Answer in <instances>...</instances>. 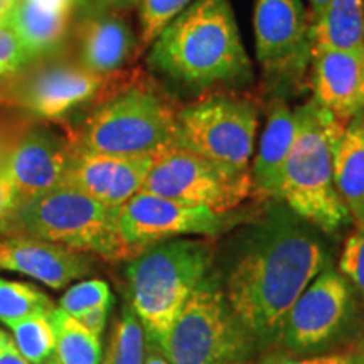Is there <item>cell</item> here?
Instances as JSON below:
<instances>
[{
  "label": "cell",
  "instance_id": "19",
  "mask_svg": "<svg viewBox=\"0 0 364 364\" xmlns=\"http://www.w3.org/2000/svg\"><path fill=\"white\" fill-rule=\"evenodd\" d=\"M85 0H14L17 29L33 63L61 56Z\"/></svg>",
  "mask_w": 364,
  "mask_h": 364
},
{
  "label": "cell",
  "instance_id": "41",
  "mask_svg": "<svg viewBox=\"0 0 364 364\" xmlns=\"http://www.w3.org/2000/svg\"><path fill=\"white\" fill-rule=\"evenodd\" d=\"M7 2H9V0H0V7H2L4 4H7Z\"/></svg>",
  "mask_w": 364,
  "mask_h": 364
},
{
  "label": "cell",
  "instance_id": "18",
  "mask_svg": "<svg viewBox=\"0 0 364 364\" xmlns=\"http://www.w3.org/2000/svg\"><path fill=\"white\" fill-rule=\"evenodd\" d=\"M363 63L364 56L348 51L312 53V98L341 124L364 112Z\"/></svg>",
  "mask_w": 364,
  "mask_h": 364
},
{
  "label": "cell",
  "instance_id": "6",
  "mask_svg": "<svg viewBox=\"0 0 364 364\" xmlns=\"http://www.w3.org/2000/svg\"><path fill=\"white\" fill-rule=\"evenodd\" d=\"M297 132L287 159L282 198L290 211L324 233H336L351 221L334 182L332 140L344 124L316 100L295 108Z\"/></svg>",
  "mask_w": 364,
  "mask_h": 364
},
{
  "label": "cell",
  "instance_id": "35",
  "mask_svg": "<svg viewBox=\"0 0 364 364\" xmlns=\"http://www.w3.org/2000/svg\"><path fill=\"white\" fill-rule=\"evenodd\" d=\"M139 0H95V4L113 12H129L136 7Z\"/></svg>",
  "mask_w": 364,
  "mask_h": 364
},
{
  "label": "cell",
  "instance_id": "40",
  "mask_svg": "<svg viewBox=\"0 0 364 364\" xmlns=\"http://www.w3.org/2000/svg\"><path fill=\"white\" fill-rule=\"evenodd\" d=\"M361 91H363V108H364V63H363V88H361Z\"/></svg>",
  "mask_w": 364,
  "mask_h": 364
},
{
  "label": "cell",
  "instance_id": "2",
  "mask_svg": "<svg viewBox=\"0 0 364 364\" xmlns=\"http://www.w3.org/2000/svg\"><path fill=\"white\" fill-rule=\"evenodd\" d=\"M147 66L196 91L253 78L230 0H193L150 44Z\"/></svg>",
  "mask_w": 364,
  "mask_h": 364
},
{
  "label": "cell",
  "instance_id": "33",
  "mask_svg": "<svg viewBox=\"0 0 364 364\" xmlns=\"http://www.w3.org/2000/svg\"><path fill=\"white\" fill-rule=\"evenodd\" d=\"M17 201L19 198H17L16 189H14V184L6 172V166H4V169H0V221L12 211Z\"/></svg>",
  "mask_w": 364,
  "mask_h": 364
},
{
  "label": "cell",
  "instance_id": "5",
  "mask_svg": "<svg viewBox=\"0 0 364 364\" xmlns=\"http://www.w3.org/2000/svg\"><path fill=\"white\" fill-rule=\"evenodd\" d=\"M215 258L208 240L176 238L154 245L127 267L130 307L150 344L161 343Z\"/></svg>",
  "mask_w": 364,
  "mask_h": 364
},
{
  "label": "cell",
  "instance_id": "37",
  "mask_svg": "<svg viewBox=\"0 0 364 364\" xmlns=\"http://www.w3.org/2000/svg\"><path fill=\"white\" fill-rule=\"evenodd\" d=\"M349 353L354 354V358L358 359L359 364H364V321H363L361 327H359L358 336H356V339H354Z\"/></svg>",
  "mask_w": 364,
  "mask_h": 364
},
{
  "label": "cell",
  "instance_id": "21",
  "mask_svg": "<svg viewBox=\"0 0 364 364\" xmlns=\"http://www.w3.org/2000/svg\"><path fill=\"white\" fill-rule=\"evenodd\" d=\"M336 189L348 208L356 230L364 228V112L359 113L332 140Z\"/></svg>",
  "mask_w": 364,
  "mask_h": 364
},
{
  "label": "cell",
  "instance_id": "7",
  "mask_svg": "<svg viewBox=\"0 0 364 364\" xmlns=\"http://www.w3.org/2000/svg\"><path fill=\"white\" fill-rule=\"evenodd\" d=\"M258 103L241 95H208L177 110L172 147L250 171Z\"/></svg>",
  "mask_w": 364,
  "mask_h": 364
},
{
  "label": "cell",
  "instance_id": "39",
  "mask_svg": "<svg viewBox=\"0 0 364 364\" xmlns=\"http://www.w3.org/2000/svg\"><path fill=\"white\" fill-rule=\"evenodd\" d=\"M39 364H61V363H59V361H58V359L53 356V358L46 359V361H43V363H39Z\"/></svg>",
  "mask_w": 364,
  "mask_h": 364
},
{
  "label": "cell",
  "instance_id": "30",
  "mask_svg": "<svg viewBox=\"0 0 364 364\" xmlns=\"http://www.w3.org/2000/svg\"><path fill=\"white\" fill-rule=\"evenodd\" d=\"M339 270L364 299V228L356 230L346 240L339 258Z\"/></svg>",
  "mask_w": 364,
  "mask_h": 364
},
{
  "label": "cell",
  "instance_id": "23",
  "mask_svg": "<svg viewBox=\"0 0 364 364\" xmlns=\"http://www.w3.org/2000/svg\"><path fill=\"white\" fill-rule=\"evenodd\" d=\"M54 331V358L61 364H100L103 358L102 339L81 322L54 307L49 314Z\"/></svg>",
  "mask_w": 364,
  "mask_h": 364
},
{
  "label": "cell",
  "instance_id": "28",
  "mask_svg": "<svg viewBox=\"0 0 364 364\" xmlns=\"http://www.w3.org/2000/svg\"><path fill=\"white\" fill-rule=\"evenodd\" d=\"M113 297L110 287L105 280H83L68 289L59 299V309H63L71 317L81 318L97 311H110Z\"/></svg>",
  "mask_w": 364,
  "mask_h": 364
},
{
  "label": "cell",
  "instance_id": "26",
  "mask_svg": "<svg viewBox=\"0 0 364 364\" xmlns=\"http://www.w3.org/2000/svg\"><path fill=\"white\" fill-rule=\"evenodd\" d=\"M145 332L140 321L132 311L124 307L110 336V343L100 364H144Z\"/></svg>",
  "mask_w": 364,
  "mask_h": 364
},
{
  "label": "cell",
  "instance_id": "14",
  "mask_svg": "<svg viewBox=\"0 0 364 364\" xmlns=\"http://www.w3.org/2000/svg\"><path fill=\"white\" fill-rule=\"evenodd\" d=\"M71 152L70 135L59 134L49 122L29 118L6 162L17 198H33L61 184Z\"/></svg>",
  "mask_w": 364,
  "mask_h": 364
},
{
  "label": "cell",
  "instance_id": "17",
  "mask_svg": "<svg viewBox=\"0 0 364 364\" xmlns=\"http://www.w3.org/2000/svg\"><path fill=\"white\" fill-rule=\"evenodd\" d=\"M0 268L24 273L51 289H65L91 272L88 255L31 236L0 238Z\"/></svg>",
  "mask_w": 364,
  "mask_h": 364
},
{
  "label": "cell",
  "instance_id": "31",
  "mask_svg": "<svg viewBox=\"0 0 364 364\" xmlns=\"http://www.w3.org/2000/svg\"><path fill=\"white\" fill-rule=\"evenodd\" d=\"M263 364H359L354 358L353 353H336V354H322V356H311V358H270Z\"/></svg>",
  "mask_w": 364,
  "mask_h": 364
},
{
  "label": "cell",
  "instance_id": "16",
  "mask_svg": "<svg viewBox=\"0 0 364 364\" xmlns=\"http://www.w3.org/2000/svg\"><path fill=\"white\" fill-rule=\"evenodd\" d=\"M81 12L76 22V61L98 76L125 71L139 54V39L124 14L97 4Z\"/></svg>",
  "mask_w": 364,
  "mask_h": 364
},
{
  "label": "cell",
  "instance_id": "1",
  "mask_svg": "<svg viewBox=\"0 0 364 364\" xmlns=\"http://www.w3.org/2000/svg\"><path fill=\"white\" fill-rule=\"evenodd\" d=\"M302 223L299 216L273 215L228 275L223 290L248 336L280 338L290 307L324 270L326 250Z\"/></svg>",
  "mask_w": 364,
  "mask_h": 364
},
{
  "label": "cell",
  "instance_id": "15",
  "mask_svg": "<svg viewBox=\"0 0 364 364\" xmlns=\"http://www.w3.org/2000/svg\"><path fill=\"white\" fill-rule=\"evenodd\" d=\"M152 161L154 156H112L73 147L63 184L118 209L142 191Z\"/></svg>",
  "mask_w": 364,
  "mask_h": 364
},
{
  "label": "cell",
  "instance_id": "27",
  "mask_svg": "<svg viewBox=\"0 0 364 364\" xmlns=\"http://www.w3.org/2000/svg\"><path fill=\"white\" fill-rule=\"evenodd\" d=\"M51 312L34 314L9 326L17 349L31 364H39L54 356V331L49 318Z\"/></svg>",
  "mask_w": 364,
  "mask_h": 364
},
{
  "label": "cell",
  "instance_id": "10",
  "mask_svg": "<svg viewBox=\"0 0 364 364\" xmlns=\"http://www.w3.org/2000/svg\"><path fill=\"white\" fill-rule=\"evenodd\" d=\"M142 191L221 215L235 211L253 194L250 171L235 169L172 145L154 156Z\"/></svg>",
  "mask_w": 364,
  "mask_h": 364
},
{
  "label": "cell",
  "instance_id": "36",
  "mask_svg": "<svg viewBox=\"0 0 364 364\" xmlns=\"http://www.w3.org/2000/svg\"><path fill=\"white\" fill-rule=\"evenodd\" d=\"M144 364H171V363L167 361V358L164 356V353L157 348V346L149 344L145 346Z\"/></svg>",
  "mask_w": 364,
  "mask_h": 364
},
{
  "label": "cell",
  "instance_id": "9",
  "mask_svg": "<svg viewBox=\"0 0 364 364\" xmlns=\"http://www.w3.org/2000/svg\"><path fill=\"white\" fill-rule=\"evenodd\" d=\"M255 48L272 98L297 95L312 63V21L302 0H257Z\"/></svg>",
  "mask_w": 364,
  "mask_h": 364
},
{
  "label": "cell",
  "instance_id": "13",
  "mask_svg": "<svg viewBox=\"0 0 364 364\" xmlns=\"http://www.w3.org/2000/svg\"><path fill=\"white\" fill-rule=\"evenodd\" d=\"M351 299L343 273L322 270L287 314L280 336L287 348L311 351L326 346L348 321Z\"/></svg>",
  "mask_w": 364,
  "mask_h": 364
},
{
  "label": "cell",
  "instance_id": "8",
  "mask_svg": "<svg viewBox=\"0 0 364 364\" xmlns=\"http://www.w3.org/2000/svg\"><path fill=\"white\" fill-rule=\"evenodd\" d=\"M225 290L204 279L159 346L171 364H233L248 349Z\"/></svg>",
  "mask_w": 364,
  "mask_h": 364
},
{
  "label": "cell",
  "instance_id": "3",
  "mask_svg": "<svg viewBox=\"0 0 364 364\" xmlns=\"http://www.w3.org/2000/svg\"><path fill=\"white\" fill-rule=\"evenodd\" d=\"M177 110L142 73L122 71L91 105L80 129L70 134L73 147L112 156H156L172 145Z\"/></svg>",
  "mask_w": 364,
  "mask_h": 364
},
{
  "label": "cell",
  "instance_id": "24",
  "mask_svg": "<svg viewBox=\"0 0 364 364\" xmlns=\"http://www.w3.org/2000/svg\"><path fill=\"white\" fill-rule=\"evenodd\" d=\"M14 17V0L0 7V90L33 66Z\"/></svg>",
  "mask_w": 364,
  "mask_h": 364
},
{
  "label": "cell",
  "instance_id": "25",
  "mask_svg": "<svg viewBox=\"0 0 364 364\" xmlns=\"http://www.w3.org/2000/svg\"><path fill=\"white\" fill-rule=\"evenodd\" d=\"M53 300L34 285L0 279V322L7 327L39 312H51Z\"/></svg>",
  "mask_w": 364,
  "mask_h": 364
},
{
  "label": "cell",
  "instance_id": "32",
  "mask_svg": "<svg viewBox=\"0 0 364 364\" xmlns=\"http://www.w3.org/2000/svg\"><path fill=\"white\" fill-rule=\"evenodd\" d=\"M31 118V117H29ZM29 118H24V120H9V122H0V169H4L6 166L9 154L16 144L17 136H19L21 130L24 129Z\"/></svg>",
  "mask_w": 364,
  "mask_h": 364
},
{
  "label": "cell",
  "instance_id": "38",
  "mask_svg": "<svg viewBox=\"0 0 364 364\" xmlns=\"http://www.w3.org/2000/svg\"><path fill=\"white\" fill-rule=\"evenodd\" d=\"M331 0H309V14H311V21L316 22L318 17L324 14Z\"/></svg>",
  "mask_w": 364,
  "mask_h": 364
},
{
  "label": "cell",
  "instance_id": "12",
  "mask_svg": "<svg viewBox=\"0 0 364 364\" xmlns=\"http://www.w3.org/2000/svg\"><path fill=\"white\" fill-rule=\"evenodd\" d=\"M228 215L201 206H186L162 196L140 191L118 208L117 220L127 247L134 257H139L162 241L189 236H215L225 228Z\"/></svg>",
  "mask_w": 364,
  "mask_h": 364
},
{
  "label": "cell",
  "instance_id": "20",
  "mask_svg": "<svg viewBox=\"0 0 364 364\" xmlns=\"http://www.w3.org/2000/svg\"><path fill=\"white\" fill-rule=\"evenodd\" d=\"M295 132V110L289 107L287 100L272 98L265 129L260 136V149L250 171L253 194L280 201L285 164L292 150Z\"/></svg>",
  "mask_w": 364,
  "mask_h": 364
},
{
  "label": "cell",
  "instance_id": "11",
  "mask_svg": "<svg viewBox=\"0 0 364 364\" xmlns=\"http://www.w3.org/2000/svg\"><path fill=\"white\" fill-rule=\"evenodd\" d=\"M115 76L93 75L76 59L56 56L29 66L0 90V103L24 110L34 120L63 122L81 108L91 107Z\"/></svg>",
  "mask_w": 364,
  "mask_h": 364
},
{
  "label": "cell",
  "instance_id": "42",
  "mask_svg": "<svg viewBox=\"0 0 364 364\" xmlns=\"http://www.w3.org/2000/svg\"><path fill=\"white\" fill-rule=\"evenodd\" d=\"M363 4H364V0H363Z\"/></svg>",
  "mask_w": 364,
  "mask_h": 364
},
{
  "label": "cell",
  "instance_id": "29",
  "mask_svg": "<svg viewBox=\"0 0 364 364\" xmlns=\"http://www.w3.org/2000/svg\"><path fill=\"white\" fill-rule=\"evenodd\" d=\"M193 0H139V54L150 48L161 31L174 19L177 14L184 11Z\"/></svg>",
  "mask_w": 364,
  "mask_h": 364
},
{
  "label": "cell",
  "instance_id": "34",
  "mask_svg": "<svg viewBox=\"0 0 364 364\" xmlns=\"http://www.w3.org/2000/svg\"><path fill=\"white\" fill-rule=\"evenodd\" d=\"M0 364H31L22 356L12 336L0 329Z\"/></svg>",
  "mask_w": 364,
  "mask_h": 364
},
{
  "label": "cell",
  "instance_id": "4",
  "mask_svg": "<svg viewBox=\"0 0 364 364\" xmlns=\"http://www.w3.org/2000/svg\"><path fill=\"white\" fill-rule=\"evenodd\" d=\"M117 213L61 182L43 194L19 199L0 221V235L51 241L108 262L134 260L118 230Z\"/></svg>",
  "mask_w": 364,
  "mask_h": 364
},
{
  "label": "cell",
  "instance_id": "22",
  "mask_svg": "<svg viewBox=\"0 0 364 364\" xmlns=\"http://www.w3.org/2000/svg\"><path fill=\"white\" fill-rule=\"evenodd\" d=\"M336 49L364 56L363 0H331L316 22H312V53Z\"/></svg>",
  "mask_w": 364,
  "mask_h": 364
}]
</instances>
